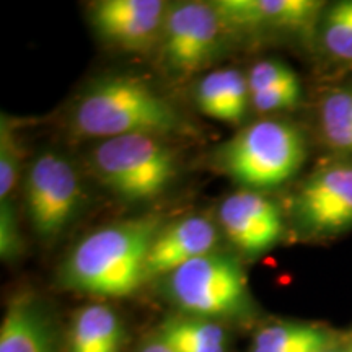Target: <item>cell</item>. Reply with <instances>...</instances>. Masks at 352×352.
<instances>
[{"mask_svg":"<svg viewBox=\"0 0 352 352\" xmlns=\"http://www.w3.org/2000/svg\"><path fill=\"white\" fill-rule=\"evenodd\" d=\"M160 228L157 215H145L91 232L64 261L60 280L88 296L129 297L147 280V256Z\"/></svg>","mask_w":352,"mask_h":352,"instance_id":"obj_1","label":"cell"},{"mask_svg":"<svg viewBox=\"0 0 352 352\" xmlns=\"http://www.w3.org/2000/svg\"><path fill=\"white\" fill-rule=\"evenodd\" d=\"M182 114L147 82L131 76L98 78L78 96L72 129L82 138L107 140L122 135L175 134Z\"/></svg>","mask_w":352,"mask_h":352,"instance_id":"obj_2","label":"cell"},{"mask_svg":"<svg viewBox=\"0 0 352 352\" xmlns=\"http://www.w3.org/2000/svg\"><path fill=\"white\" fill-rule=\"evenodd\" d=\"M307 157L302 131L284 120H261L243 127L215 152V164L228 178L259 191L283 186Z\"/></svg>","mask_w":352,"mask_h":352,"instance_id":"obj_3","label":"cell"},{"mask_svg":"<svg viewBox=\"0 0 352 352\" xmlns=\"http://www.w3.org/2000/svg\"><path fill=\"white\" fill-rule=\"evenodd\" d=\"M166 296L183 315L208 320H241L254 314L245 270L236 258L212 252L165 277Z\"/></svg>","mask_w":352,"mask_h":352,"instance_id":"obj_4","label":"cell"},{"mask_svg":"<svg viewBox=\"0 0 352 352\" xmlns=\"http://www.w3.org/2000/svg\"><path fill=\"white\" fill-rule=\"evenodd\" d=\"M90 168L108 191L126 201L160 196L173 182L178 162L162 138L148 134L100 140L90 153Z\"/></svg>","mask_w":352,"mask_h":352,"instance_id":"obj_5","label":"cell"},{"mask_svg":"<svg viewBox=\"0 0 352 352\" xmlns=\"http://www.w3.org/2000/svg\"><path fill=\"white\" fill-rule=\"evenodd\" d=\"M82 202L80 176L72 162L59 152L38 153L25 179V208L33 230L43 240L56 239L77 217Z\"/></svg>","mask_w":352,"mask_h":352,"instance_id":"obj_6","label":"cell"},{"mask_svg":"<svg viewBox=\"0 0 352 352\" xmlns=\"http://www.w3.org/2000/svg\"><path fill=\"white\" fill-rule=\"evenodd\" d=\"M227 34L212 3H173L158 43L162 63L176 77L199 72L220 54Z\"/></svg>","mask_w":352,"mask_h":352,"instance_id":"obj_7","label":"cell"},{"mask_svg":"<svg viewBox=\"0 0 352 352\" xmlns=\"http://www.w3.org/2000/svg\"><path fill=\"white\" fill-rule=\"evenodd\" d=\"M292 215L316 239L352 228V160L334 158L311 171L292 197Z\"/></svg>","mask_w":352,"mask_h":352,"instance_id":"obj_8","label":"cell"},{"mask_svg":"<svg viewBox=\"0 0 352 352\" xmlns=\"http://www.w3.org/2000/svg\"><path fill=\"white\" fill-rule=\"evenodd\" d=\"M228 33H289L311 39L324 12L318 0H217L212 2Z\"/></svg>","mask_w":352,"mask_h":352,"instance_id":"obj_9","label":"cell"},{"mask_svg":"<svg viewBox=\"0 0 352 352\" xmlns=\"http://www.w3.org/2000/svg\"><path fill=\"white\" fill-rule=\"evenodd\" d=\"M168 8L162 0H100L90 7V21L111 46L144 52L160 43Z\"/></svg>","mask_w":352,"mask_h":352,"instance_id":"obj_10","label":"cell"},{"mask_svg":"<svg viewBox=\"0 0 352 352\" xmlns=\"http://www.w3.org/2000/svg\"><path fill=\"white\" fill-rule=\"evenodd\" d=\"M219 222L230 243L248 256L270 252L283 239V210L259 191L241 189L222 201Z\"/></svg>","mask_w":352,"mask_h":352,"instance_id":"obj_11","label":"cell"},{"mask_svg":"<svg viewBox=\"0 0 352 352\" xmlns=\"http://www.w3.org/2000/svg\"><path fill=\"white\" fill-rule=\"evenodd\" d=\"M217 245V226L202 215H189L160 228L147 256V280L166 277L192 259L215 252Z\"/></svg>","mask_w":352,"mask_h":352,"instance_id":"obj_12","label":"cell"},{"mask_svg":"<svg viewBox=\"0 0 352 352\" xmlns=\"http://www.w3.org/2000/svg\"><path fill=\"white\" fill-rule=\"evenodd\" d=\"M0 352H59L54 316L36 294L10 298L0 327Z\"/></svg>","mask_w":352,"mask_h":352,"instance_id":"obj_13","label":"cell"},{"mask_svg":"<svg viewBox=\"0 0 352 352\" xmlns=\"http://www.w3.org/2000/svg\"><path fill=\"white\" fill-rule=\"evenodd\" d=\"M196 103L199 111L212 120L240 124L252 104L246 74L233 67L208 74L196 87Z\"/></svg>","mask_w":352,"mask_h":352,"instance_id":"obj_14","label":"cell"},{"mask_svg":"<svg viewBox=\"0 0 352 352\" xmlns=\"http://www.w3.org/2000/svg\"><path fill=\"white\" fill-rule=\"evenodd\" d=\"M246 78L250 103L259 113L287 111L300 103L302 88L297 74L283 60H258L248 70Z\"/></svg>","mask_w":352,"mask_h":352,"instance_id":"obj_15","label":"cell"},{"mask_svg":"<svg viewBox=\"0 0 352 352\" xmlns=\"http://www.w3.org/2000/svg\"><path fill=\"white\" fill-rule=\"evenodd\" d=\"M124 324L107 303H88L74 315L67 338V352H121Z\"/></svg>","mask_w":352,"mask_h":352,"instance_id":"obj_16","label":"cell"},{"mask_svg":"<svg viewBox=\"0 0 352 352\" xmlns=\"http://www.w3.org/2000/svg\"><path fill=\"white\" fill-rule=\"evenodd\" d=\"M340 347V336L320 324L274 321L253 336L248 352H328Z\"/></svg>","mask_w":352,"mask_h":352,"instance_id":"obj_17","label":"cell"},{"mask_svg":"<svg viewBox=\"0 0 352 352\" xmlns=\"http://www.w3.org/2000/svg\"><path fill=\"white\" fill-rule=\"evenodd\" d=\"M155 338L173 352H228L227 329L199 316H170L162 321Z\"/></svg>","mask_w":352,"mask_h":352,"instance_id":"obj_18","label":"cell"},{"mask_svg":"<svg viewBox=\"0 0 352 352\" xmlns=\"http://www.w3.org/2000/svg\"><path fill=\"white\" fill-rule=\"evenodd\" d=\"M318 129L323 144L336 158L352 160V83L334 87L318 107Z\"/></svg>","mask_w":352,"mask_h":352,"instance_id":"obj_19","label":"cell"},{"mask_svg":"<svg viewBox=\"0 0 352 352\" xmlns=\"http://www.w3.org/2000/svg\"><path fill=\"white\" fill-rule=\"evenodd\" d=\"M315 38L329 59L352 64V0L324 7Z\"/></svg>","mask_w":352,"mask_h":352,"instance_id":"obj_20","label":"cell"},{"mask_svg":"<svg viewBox=\"0 0 352 352\" xmlns=\"http://www.w3.org/2000/svg\"><path fill=\"white\" fill-rule=\"evenodd\" d=\"M21 148L16 140L15 127L10 118L2 114L0 120V201L10 199L19 179Z\"/></svg>","mask_w":352,"mask_h":352,"instance_id":"obj_21","label":"cell"},{"mask_svg":"<svg viewBox=\"0 0 352 352\" xmlns=\"http://www.w3.org/2000/svg\"><path fill=\"white\" fill-rule=\"evenodd\" d=\"M21 235L19 230L15 209L10 199L0 201V254L6 261L19 258L21 254Z\"/></svg>","mask_w":352,"mask_h":352,"instance_id":"obj_22","label":"cell"},{"mask_svg":"<svg viewBox=\"0 0 352 352\" xmlns=\"http://www.w3.org/2000/svg\"><path fill=\"white\" fill-rule=\"evenodd\" d=\"M139 352H173L170 347H166L164 342L158 341L155 336L151 338L148 341H145L142 346H140Z\"/></svg>","mask_w":352,"mask_h":352,"instance_id":"obj_23","label":"cell"},{"mask_svg":"<svg viewBox=\"0 0 352 352\" xmlns=\"http://www.w3.org/2000/svg\"><path fill=\"white\" fill-rule=\"evenodd\" d=\"M344 351H346V352H352V341L347 342L346 347H344Z\"/></svg>","mask_w":352,"mask_h":352,"instance_id":"obj_24","label":"cell"},{"mask_svg":"<svg viewBox=\"0 0 352 352\" xmlns=\"http://www.w3.org/2000/svg\"><path fill=\"white\" fill-rule=\"evenodd\" d=\"M328 352H346V351H344V349H340V347H334V349L328 351Z\"/></svg>","mask_w":352,"mask_h":352,"instance_id":"obj_25","label":"cell"}]
</instances>
